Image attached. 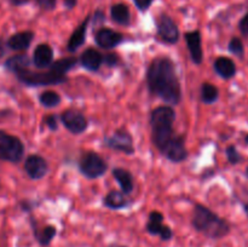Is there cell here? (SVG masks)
Segmentation results:
<instances>
[{"label": "cell", "instance_id": "cell-39", "mask_svg": "<svg viewBox=\"0 0 248 247\" xmlns=\"http://www.w3.org/2000/svg\"><path fill=\"white\" fill-rule=\"evenodd\" d=\"M245 142H246L248 144V135H246V137H245Z\"/></svg>", "mask_w": 248, "mask_h": 247}, {"label": "cell", "instance_id": "cell-38", "mask_svg": "<svg viewBox=\"0 0 248 247\" xmlns=\"http://www.w3.org/2000/svg\"><path fill=\"white\" fill-rule=\"evenodd\" d=\"M244 210H245V212H246V215L248 217V202L245 203V205H244Z\"/></svg>", "mask_w": 248, "mask_h": 247}, {"label": "cell", "instance_id": "cell-7", "mask_svg": "<svg viewBox=\"0 0 248 247\" xmlns=\"http://www.w3.org/2000/svg\"><path fill=\"white\" fill-rule=\"evenodd\" d=\"M103 144L107 148L118 152L124 153V154L132 155L135 153V145H133V138L126 130H116L109 137H106L103 140Z\"/></svg>", "mask_w": 248, "mask_h": 247}, {"label": "cell", "instance_id": "cell-25", "mask_svg": "<svg viewBox=\"0 0 248 247\" xmlns=\"http://www.w3.org/2000/svg\"><path fill=\"white\" fill-rule=\"evenodd\" d=\"M77 63H78V60L75 57L61 58V60L51 63V65L48 68H50V70H52V72L65 75V73L69 72L70 69H73V68L77 65Z\"/></svg>", "mask_w": 248, "mask_h": 247}, {"label": "cell", "instance_id": "cell-28", "mask_svg": "<svg viewBox=\"0 0 248 247\" xmlns=\"http://www.w3.org/2000/svg\"><path fill=\"white\" fill-rule=\"evenodd\" d=\"M228 48H229V51L232 53V55L237 56V57H240V58L244 57L245 47H244V43H242L241 39L232 38V40H230Z\"/></svg>", "mask_w": 248, "mask_h": 247}, {"label": "cell", "instance_id": "cell-18", "mask_svg": "<svg viewBox=\"0 0 248 247\" xmlns=\"http://www.w3.org/2000/svg\"><path fill=\"white\" fill-rule=\"evenodd\" d=\"M80 63L85 69L90 70V72H96L103 63V56L94 48H87L82 52L81 57H80Z\"/></svg>", "mask_w": 248, "mask_h": 247}, {"label": "cell", "instance_id": "cell-9", "mask_svg": "<svg viewBox=\"0 0 248 247\" xmlns=\"http://www.w3.org/2000/svg\"><path fill=\"white\" fill-rule=\"evenodd\" d=\"M147 232L149 234L159 236L164 241H169L173 237V232L170 227L164 224V215L157 211H152L149 213L147 223Z\"/></svg>", "mask_w": 248, "mask_h": 247}, {"label": "cell", "instance_id": "cell-31", "mask_svg": "<svg viewBox=\"0 0 248 247\" xmlns=\"http://www.w3.org/2000/svg\"><path fill=\"white\" fill-rule=\"evenodd\" d=\"M119 61L120 60H119V56L116 53H108V55H106L103 57V62L108 67H115V65H118Z\"/></svg>", "mask_w": 248, "mask_h": 247}, {"label": "cell", "instance_id": "cell-15", "mask_svg": "<svg viewBox=\"0 0 248 247\" xmlns=\"http://www.w3.org/2000/svg\"><path fill=\"white\" fill-rule=\"evenodd\" d=\"M34 39V33L31 31H24L15 33L7 39L6 47L12 51H26L31 46Z\"/></svg>", "mask_w": 248, "mask_h": 247}, {"label": "cell", "instance_id": "cell-11", "mask_svg": "<svg viewBox=\"0 0 248 247\" xmlns=\"http://www.w3.org/2000/svg\"><path fill=\"white\" fill-rule=\"evenodd\" d=\"M24 170L29 178L41 179L47 174L48 164L40 155H29L24 161Z\"/></svg>", "mask_w": 248, "mask_h": 247}, {"label": "cell", "instance_id": "cell-3", "mask_svg": "<svg viewBox=\"0 0 248 247\" xmlns=\"http://www.w3.org/2000/svg\"><path fill=\"white\" fill-rule=\"evenodd\" d=\"M191 225L196 232L213 240L222 239L230 232L229 223L201 203H196L194 206Z\"/></svg>", "mask_w": 248, "mask_h": 247}, {"label": "cell", "instance_id": "cell-14", "mask_svg": "<svg viewBox=\"0 0 248 247\" xmlns=\"http://www.w3.org/2000/svg\"><path fill=\"white\" fill-rule=\"evenodd\" d=\"M188 46L189 53H190V60L195 63L196 65L201 64L203 61V51L201 46V33L199 31H188L184 35Z\"/></svg>", "mask_w": 248, "mask_h": 247}, {"label": "cell", "instance_id": "cell-21", "mask_svg": "<svg viewBox=\"0 0 248 247\" xmlns=\"http://www.w3.org/2000/svg\"><path fill=\"white\" fill-rule=\"evenodd\" d=\"M113 177L116 179V182L120 185L121 191L124 194H130L133 190V177L127 170L116 167L113 170Z\"/></svg>", "mask_w": 248, "mask_h": 247}, {"label": "cell", "instance_id": "cell-4", "mask_svg": "<svg viewBox=\"0 0 248 247\" xmlns=\"http://www.w3.org/2000/svg\"><path fill=\"white\" fill-rule=\"evenodd\" d=\"M19 82L27 85V86H50V85H60L67 81V77L63 74L52 72L48 69V72H34L29 68L17 70L14 73Z\"/></svg>", "mask_w": 248, "mask_h": 247}, {"label": "cell", "instance_id": "cell-26", "mask_svg": "<svg viewBox=\"0 0 248 247\" xmlns=\"http://www.w3.org/2000/svg\"><path fill=\"white\" fill-rule=\"evenodd\" d=\"M219 97V91L215 85L210 84V82H205L201 86V99L203 103L206 104H212Z\"/></svg>", "mask_w": 248, "mask_h": 247}, {"label": "cell", "instance_id": "cell-17", "mask_svg": "<svg viewBox=\"0 0 248 247\" xmlns=\"http://www.w3.org/2000/svg\"><path fill=\"white\" fill-rule=\"evenodd\" d=\"M90 19H91V17L87 16L86 18L81 22V24H80L74 31H73L72 35H70L69 40H68L67 43V50L69 51V52H75V51H77L78 48L85 43V40H86V31H87V27H89V23H90Z\"/></svg>", "mask_w": 248, "mask_h": 247}, {"label": "cell", "instance_id": "cell-19", "mask_svg": "<svg viewBox=\"0 0 248 247\" xmlns=\"http://www.w3.org/2000/svg\"><path fill=\"white\" fill-rule=\"evenodd\" d=\"M103 205L107 208H110V210L114 211L121 210V208L127 207L128 200L126 199L125 194L123 191L111 190L103 198Z\"/></svg>", "mask_w": 248, "mask_h": 247}, {"label": "cell", "instance_id": "cell-24", "mask_svg": "<svg viewBox=\"0 0 248 247\" xmlns=\"http://www.w3.org/2000/svg\"><path fill=\"white\" fill-rule=\"evenodd\" d=\"M29 65H31V60L27 55L11 56L5 61V68L11 73H16L17 70L29 68Z\"/></svg>", "mask_w": 248, "mask_h": 247}, {"label": "cell", "instance_id": "cell-29", "mask_svg": "<svg viewBox=\"0 0 248 247\" xmlns=\"http://www.w3.org/2000/svg\"><path fill=\"white\" fill-rule=\"evenodd\" d=\"M225 154H227L228 161L232 165L239 164L242 160V156L240 155V153L237 152V149L235 148V145H229V147L225 149Z\"/></svg>", "mask_w": 248, "mask_h": 247}, {"label": "cell", "instance_id": "cell-16", "mask_svg": "<svg viewBox=\"0 0 248 247\" xmlns=\"http://www.w3.org/2000/svg\"><path fill=\"white\" fill-rule=\"evenodd\" d=\"M53 61V50L48 44H40L36 46L33 53V63L36 68L50 67Z\"/></svg>", "mask_w": 248, "mask_h": 247}, {"label": "cell", "instance_id": "cell-41", "mask_svg": "<svg viewBox=\"0 0 248 247\" xmlns=\"http://www.w3.org/2000/svg\"><path fill=\"white\" fill-rule=\"evenodd\" d=\"M1 132H2V131H1V130H0V133H1Z\"/></svg>", "mask_w": 248, "mask_h": 247}, {"label": "cell", "instance_id": "cell-40", "mask_svg": "<svg viewBox=\"0 0 248 247\" xmlns=\"http://www.w3.org/2000/svg\"><path fill=\"white\" fill-rule=\"evenodd\" d=\"M246 176H247V178H248V167H247V171H246Z\"/></svg>", "mask_w": 248, "mask_h": 247}, {"label": "cell", "instance_id": "cell-6", "mask_svg": "<svg viewBox=\"0 0 248 247\" xmlns=\"http://www.w3.org/2000/svg\"><path fill=\"white\" fill-rule=\"evenodd\" d=\"M79 170L82 176L86 178L96 179L106 173L108 170V164L96 152H85L80 156Z\"/></svg>", "mask_w": 248, "mask_h": 247}, {"label": "cell", "instance_id": "cell-10", "mask_svg": "<svg viewBox=\"0 0 248 247\" xmlns=\"http://www.w3.org/2000/svg\"><path fill=\"white\" fill-rule=\"evenodd\" d=\"M61 121L64 127L74 135H80L89 126L87 119L80 111L74 110V109H68V110L63 111L61 114Z\"/></svg>", "mask_w": 248, "mask_h": 247}, {"label": "cell", "instance_id": "cell-2", "mask_svg": "<svg viewBox=\"0 0 248 247\" xmlns=\"http://www.w3.org/2000/svg\"><path fill=\"white\" fill-rule=\"evenodd\" d=\"M174 120L176 111L171 106L157 107L150 114L152 140L161 154L177 136L173 130Z\"/></svg>", "mask_w": 248, "mask_h": 247}, {"label": "cell", "instance_id": "cell-30", "mask_svg": "<svg viewBox=\"0 0 248 247\" xmlns=\"http://www.w3.org/2000/svg\"><path fill=\"white\" fill-rule=\"evenodd\" d=\"M35 2L43 10H46V11H51V10H53L56 7L57 0H35Z\"/></svg>", "mask_w": 248, "mask_h": 247}, {"label": "cell", "instance_id": "cell-13", "mask_svg": "<svg viewBox=\"0 0 248 247\" xmlns=\"http://www.w3.org/2000/svg\"><path fill=\"white\" fill-rule=\"evenodd\" d=\"M94 39H96V44L99 47L110 50V48L116 47L119 44L123 43L124 35L110 28H101L99 31H97Z\"/></svg>", "mask_w": 248, "mask_h": 247}, {"label": "cell", "instance_id": "cell-22", "mask_svg": "<svg viewBox=\"0 0 248 247\" xmlns=\"http://www.w3.org/2000/svg\"><path fill=\"white\" fill-rule=\"evenodd\" d=\"M110 16L115 23L120 26H127L131 21L130 9L125 4H115L110 9Z\"/></svg>", "mask_w": 248, "mask_h": 247}, {"label": "cell", "instance_id": "cell-1", "mask_svg": "<svg viewBox=\"0 0 248 247\" xmlns=\"http://www.w3.org/2000/svg\"><path fill=\"white\" fill-rule=\"evenodd\" d=\"M147 85L150 93L170 106H178L182 99V89L176 65L169 57L154 58L147 70Z\"/></svg>", "mask_w": 248, "mask_h": 247}, {"label": "cell", "instance_id": "cell-33", "mask_svg": "<svg viewBox=\"0 0 248 247\" xmlns=\"http://www.w3.org/2000/svg\"><path fill=\"white\" fill-rule=\"evenodd\" d=\"M45 123L46 126L50 128L51 131H55L58 128V124H57V116L56 115H48L45 118Z\"/></svg>", "mask_w": 248, "mask_h": 247}, {"label": "cell", "instance_id": "cell-8", "mask_svg": "<svg viewBox=\"0 0 248 247\" xmlns=\"http://www.w3.org/2000/svg\"><path fill=\"white\" fill-rule=\"evenodd\" d=\"M156 29L160 39L166 44H177L179 40V29L176 22L166 14H161L156 18Z\"/></svg>", "mask_w": 248, "mask_h": 247}, {"label": "cell", "instance_id": "cell-5", "mask_svg": "<svg viewBox=\"0 0 248 247\" xmlns=\"http://www.w3.org/2000/svg\"><path fill=\"white\" fill-rule=\"evenodd\" d=\"M24 155V144L16 136L2 131L0 133V160L18 164Z\"/></svg>", "mask_w": 248, "mask_h": 247}, {"label": "cell", "instance_id": "cell-20", "mask_svg": "<svg viewBox=\"0 0 248 247\" xmlns=\"http://www.w3.org/2000/svg\"><path fill=\"white\" fill-rule=\"evenodd\" d=\"M215 70L223 79H232L236 74V65L230 58L219 57L215 62Z\"/></svg>", "mask_w": 248, "mask_h": 247}, {"label": "cell", "instance_id": "cell-27", "mask_svg": "<svg viewBox=\"0 0 248 247\" xmlns=\"http://www.w3.org/2000/svg\"><path fill=\"white\" fill-rule=\"evenodd\" d=\"M39 101L46 108H53V107H57L61 103L62 98H61L60 94L55 91H45L40 94L39 97Z\"/></svg>", "mask_w": 248, "mask_h": 247}, {"label": "cell", "instance_id": "cell-37", "mask_svg": "<svg viewBox=\"0 0 248 247\" xmlns=\"http://www.w3.org/2000/svg\"><path fill=\"white\" fill-rule=\"evenodd\" d=\"M109 247H126V246H124V245H119V244H111Z\"/></svg>", "mask_w": 248, "mask_h": 247}, {"label": "cell", "instance_id": "cell-36", "mask_svg": "<svg viewBox=\"0 0 248 247\" xmlns=\"http://www.w3.org/2000/svg\"><path fill=\"white\" fill-rule=\"evenodd\" d=\"M77 2H78V0H64L65 7L69 10H72L73 7L77 6Z\"/></svg>", "mask_w": 248, "mask_h": 247}, {"label": "cell", "instance_id": "cell-23", "mask_svg": "<svg viewBox=\"0 0 248 247\" xmlns=\"http://www.w3.org/2000/svg\"><path fill=\"white\" fill-rule=\"evenodd\" d=\"M31 227H33L34 236H35V240L41 245V246H48L51 244V241L53 240V237L57 234V229H56L53 225H46L43 229L39 230L38 228L35 227L34 223H31Z\"/></svg>", "mask_w": 248, "mask_h": 247}, {"label": "cell", "instance_id": "cell-12", "mask_svg": "<svg viewBox=\"0 0 248 247\" xmlns=\"http://www.w3.org/2000/svg\"><path fill=\"white\" fill-rule=\"evenodd\" d=\"M162 155H165L170 161L176 162V164L184 161L188 157V150L186 148L184 136H176Z\"/></svg>", "mask_w": 248, "mask_h": 247}, {"label": "cell", "instance_id": "cell-32", "mask_svg": "<svg viewBox=\"0 0 248 247\" xmlns=\"http://www.w3.org/2000/svg\"><path fill=\"white\" fill-rule=\"evenodd\" d=\"M133 1H135V5L140 11H147L154 0H133Z\"/></svg>", "mask_w": 248, "mask_h": 247}, {"label": "cell", "instance_id": "cell-35", "mask_svg": "<svg viewBox=\"0 0 248 247\" xmlns=\"http://www.w3.org/2000/svg\"><path fill=\"white\" fill-rule=\"evenodd\" d=\"M12 6H23V5L28 4L29 0H7Z\"/></svg>", "mask_w": 248, "mask_h": 247}, {"label": "cell", "instance_id": "cell-34", "mask_svg": "<svg viewBox=\"0 0 248 247\" xmlns=\"http://www.w3.org/2000/svg\"><path fill=\"white\" fill-rule=\"evenodd\" d=\"M239 28H240V31H241V33L244 34V35L248 36V12L246 15H245L244 17H242L241 21H240Z\"/></svg>", "mask_w": 248, "mask_h": 247}]
</instances>
